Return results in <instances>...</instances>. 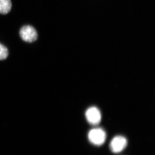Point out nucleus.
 Returning a JSON list of instances; mask_svg holds the SVG:
<instances>
[{"label":"nucleus","mask_w":155,"mask_h":155,"mask_svg":"<svg viewBox=\"0 0 155 155\" xmlns=\"http://www.w3.org/2000/svg\"><path fill=\"white\" fill-rule=\"evenodd\" d=\"M19 34L23 41L28 42L35 41L38 37L35 28L31 25L23 26L20 29Z\"/></svg>","instance_id":"obj_2"},{"label":"nucleus","mask_w":155,"mask_h":155,"mask_svg":"<svg viewBox=\"0 0 155 155\" xmlns=\"http://www.w3.org/2000/svg\"><path fill=\"white\" fill-rule=\"evenodd\" d=\"M85 116L87 122L92 125L99 124L101 119V112L97 108L92 107L87 110Z\"/></svg>","instance_id":"obj_4"},{"label":"nucleus","mask_w":155,"mask_h":155,"mask_svg":"<svg viewBox=\"0 0 155 155\" xmlns=\"http://www.w3.org/2000/svg\"><path fill=\"white\" fill-rule=\"evenodd\" d=\"M8 56V51L5 46L0 43V60L6 59Z\"/></svg>","instance_id":"obj_6"},{"label":"nucleus","mask_w":155,"mask_h":155,"mask_svg":"<svg viewBox=\"0 0 155 155\" xmlns=\"http://www.w3.org/2000/svg\"><path fill=\"white\" fill-rule=\"evenodd\" d=\"M11 0H0V14H6L8 13L11 8Z\"/></svg>","instance_id":"obj_5"},{"label":"nucleus","mask_w":155,"mask_h":155,"mask_svg":"<svg viewBox=\"0 0 155 155\" xmlns=\"http://www.w3.org/2000/svg\"><path fill=\"white\" fill-rule=\"evenodd\" d=\"M127 139L122 136H117L111 140L110 145V149L114 153L121 152L127 147Z\"/></svg>","instance_id":"obj_3"},{"label":"nucleus","mask_w":155,"mask_h":155,"mask_svg":"<svg viewBox=\"0 0 155 155\" xmlns=\"http://www.w3.org/2000/svg\"><path fill=\"white\" fill-rule=\"evenodd\" d=\"M106 137L105 131L101 128H94L90 130L88 134L89 140L95 145H102L105 141Z\"/></svg>","instance_id":"obj_1"}]
</instances>
